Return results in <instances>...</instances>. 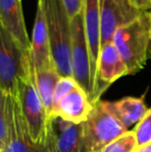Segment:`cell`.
<instances>
[{"label":"cell","instance_id":"7c38bea8","mask_svg":"<svg viewBox=\"0 0 151 152\" xmlns=\"http://www.w3.org/2000/svg\"><path fill=\"white\" fill-rule=\"evenodd\" d=\"M29 60L34 69L54 67L51 54V47L47 31L44 12L37 3L36 16L33 26L32 38L30 39V49L28 50ZM55 68V67H54Z\"/></svg>","mask_w":151,"mask_h":152},{"label":"cell","instance_id":"ac0fdd59","mask_svg":"<svg viewBox=\"0 0 151 152\" xmlns=\"http://www.w3.org/2000/svg\"><path fill=\"white\" fill-rule=\"evenodd\" d=\"M6 96L7 94L0 89V152L2 151L6 140Z\"/></svg>","mask_w":151,"mask_h":152},{"label":"cell","instance_id":"ffe728a7","mask_svg":"<svg viewBox=\"0 0 151 152\" xmlns=\"http://www.w3.org/2000/svg\"><path fill=\"white\" fill-rule=\"evenodd\" d=\"M69 18L77 16L82 12L83 0H62Z\"/></svg>","mask_w":151,"mask_h":152},{"label":"cell","instance_id":"8992f818","mask_svg":"<svg viewBox=\"0 0 151 152\" xmlns=\"http://www.w3.org/2000/svg\"><path fill=\"white\" fill-rule=\"evenodd\" d=\"M71 60L73 78L92 102L93 83L91 79L90 55L82 12L71 18Z\"/></svg>","mask_w":151,"mask_h":152},{"label":"cell","instance_id":"2e32d148","mask_svg":"<svg viewBox=\"0 0 151 152\" xmlns=\"http://www.w3.org/2000/svg\"><path fill=\"white\" fill-rule=\"evenodd\" d=\"M137 147L135 134L133 130H127L122 136L108 144L101 152H135Z\"/></svg>","mask_w":151,"mask_h":152},{"label":"cell","instance_id":"e0dca14e","mask_svg":"<svg viewBox=\"0 0 151 152\" xmlns=\"http://www.w3.org/2000/svg\"><path fill=\"white\" fill-rule=\"evenodd\" d=\"M133 132L137 139L138 146L151 142V108L148 109L143 118L138 122Z\"/></svg>","mask_w":151,"mask_h":152},{"label":"cell","instance_id":"9a60e30c","mask_svg":"<svg viewBox=\"0 0 151 152\" xmlns=\"http://www.w3.org/2000/svg\"><path fill=\"white\" fill-rule=\"evenodd\" d=\"M31 65V63H30ZM31 75L36 86L38 94L46 109L48 117L51 118L53 115V96L57 82L61 78L54 67L34 69L31 65Z\"/></svg>","mask_w":151,"mask_h":152},{"label":"cell","instance_id":"5b68a950","mask_svg":"<svg viewBox=\"0 0 151 152\" xmlns=\"http://www.w3.org/2000/svg\"><path fill=\"white\" fill-rule=\"evenodd\" d=\"M28 65V51L0 24V89L15 95L17 81L27 72Z\"/></svg>","mask_w":151,"mask_h":152},{"label":"cell","instance_id":"7a4b0ae2","mask_svg":"<svg viewBox=\"0 0 151 152\" xmlns=\"http://www.w3.org/2000/svg\"><path fill=\"white\" fill-rule=\"evenodd\" d=\"M112 42L126 65L128 75L143 69L151 42V10H144L135 20L119 27Z\"/></svg>","mask_w":151,"mask_h":152},{"label":"cell","instance_id":"5bb4252c","mask_svg":"<svg viewBox=\"0 0 151 152\" xmlns=\"http://www.w3.org/2000/svg\"><path fill=\"white\" fill-rule=\"evenodd\" d=\"M109 106L115 116L126 128L135 124L137 125L148 110L143 97L127 96L117 102H109Z\"/></svg>","mask_w":151,"mask_h":152},{"label":"cell","instance_id":"d6986e66","mask_svg":"<svg viewBox=\"0 0 151 152\" xmlns=\"http://www.w3.org/2000/svg\"><path fill=\"white\" fill-rule=\"evenodd\" d=\"M79 86L77 84V82L74 80V78L69 77V78H60L59 81L57 82L56 87L54 90V96H53V104L59 100L62 97L64 94H66L67 92L73 90L75 87Z\"/></svg>","mask_w":151,"mask_h":152},{"label":"cell","instance_id":"277c9868","mask_svg":"<svg viewBox=\"0 0 151 152\" xmlns=\"http://www.w3.org/2000/svg\"><path fill=\"white\" fill-rule=\"evenodd\" d=\"M127 132L110 109L109 102H93L88 118L83 122L85 152H101L112 141Z\"/></svg>","mask_w":151,"mask_h":152},{"label":"cell","instance_id":"ba28073f","mask_svg":"<svg viewBox=\"0 0 151 152\" xmlns=\"http://www.w3.org/2000/svg\"><path fill=\"white\" fill-rule=\"evenodd\" d=\"M142 12L131 0H99L101 46L112 42L115 31L135 20Z\"/></svg>","mask_w":151,"mask_h":152},{"label":"cell","instance_id":"3957f363","mask_svg":"<svg viewBox=\"0 0 151 152\" xmlns=\"http://www.w3.org/2000/svg\"><path fill=\"white\" fill-rule=\"evenodd\" d=\"M15 96L19 102L32 141L36 145L46 147L49 117L31 75L30 60L27 72L17 81Z\"/></svg>","mask_w":151,"mask_h":152},{"label":"cell","instance_id":"7402d4cb","mask_svg":"<svg viewBox=\"0 0 151 152\" xmlns=\"http://www.w3.org/2000/svg\"><path fill=\"white\" fill-rule=\"evenodd\" d=\"M135 152H151V142L142 146H138Z\"/></svg>","mask_w":151,"mask_h":152},{"label":"cell","instance_id":"9c48e42d","mask_svg":"<svg viewBox=\"0 0 151 152\" xmlns=\"http://www.w3.org/2000/svg\"><path fill=\"white\" fill-rule=\"evenodd\" d=\"M46 147L48 152H85L83 123L76 124L60 117H51Z\"/></svg>","mask_w":151,"mask_h":152},{"label":"cell","instance_id":"4fadbf2b","mask_svg":"<svg viewBox=\"0 0 151 152\" xmlns=\"http://www.w3.org/2000/svg\"><path fill=\"white\" fill-rule=\"evenodd\" d=\"M0 24L12 34L25 51L30 49L22 0H0Z\"/></svg>","mask_w":151,"mask_h":152},{"label":"cell","instance_id":"52a82bcc","mask_svg":"<svg viewBox=\"0 0 151 152\" xmlns=\"http://www.w3.org/2000/svg\"><path fill=\"white\" fill-rule=\"evenodd\" d=\"M6 140L1 152H48L31 139L26 121L15 95L6 96Z\"/></svg>","mask_w":151,"mask_h":152},{"label":"cell","instance_id":"44dd1931","mask_svg":"<svg viewBox=\"0 0 151 152\" xmlns=\"http://www.w3.org/2000/svg\"><path fill=\"white\" fill-rule=\"evenodd\" d=\"M133 2L141 10H151V0H133Z\"/></svg>","mask_w":151,"mask_h":152},{"label":"cell","instance_id":"603a6c76","mask_svg":"<svg viewBox=\"0 0 151 152\" xmlns=\"http://www.w3.org/2000/svg\"><path fill=\"white\" fill-rule=\"evenodd\" d=\"M148 58L151 59V42L149 45V48H148Z\"/></svg>","mask_w":151,"mask_h":152},{"label":"cell","instance_id":"30bf717a","mask_svg":"<svg viewBox=\"0 0 151 152\" xmlns=\"http://www.w3.org/2000/svg\"><path fill=\"white\" fill-rule=\"evenodd\" d=\"M128 75L127 67L113 42L101 45L97 60L92 102L99 100L103 92L115 81Z\"/></svg>","mask_w":151,"mask_h":152},{"label":"cell","instance_id":"8fae6325","mask_svg":"<svg viewBox=\"0 0 151 152\" xmlns=\"http://www.w3.org/2000/svg\"><path fill=\"white\" fill-rule=\"evenodd\" d=\"M92 107L86 92L77 86L53 104L52 117H60L65 121L80 124L87 120Z\"/></svg>","mask_w":151,"mask_h":152},{"label":"cell","instance_id":"6da1fadb","mask_svg":"<svg viewBox=\"0 0 151 152\" xmlns=\"http://www.w3.org/2000/svg\"><path fill=\"white\" fill-rule=\"evenodd\" d=\"M44 12L52 60L61 78H73L71 60V18L62 0H38Z\"/></svg>","mask_w":151,"mask_h":152}]
</instances>
